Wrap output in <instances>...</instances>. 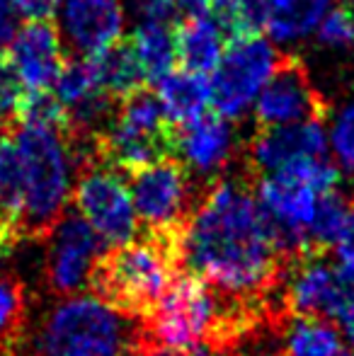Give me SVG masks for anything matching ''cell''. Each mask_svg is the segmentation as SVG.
<instances>
[{
	"instance_id": "cell-21",
	"label": "cell",
	"mask_w": 354,
	"mask_h": 356,
	"mask_svg": "<svg viewBox=\"0 0 354 356\" xmlns=\"http://www.w3.org/2000/svg\"><path fill=\"white\" fill-rule=\"evenodd\" d=\"M22 189H24V170L22 155L15 143L13 131H0V207L13 228L15 238H19V211H22Z\"/></svg>"
},
{
	"instance_id": "cell-19",
	"label": "cell",
	"mask_w": 354,
	"mask_h": 356,
	"mask_svg": "<svg viewBox=\"0 0 354 356\" xmlns=\"http://www.w3.org/2000/svg\"><path fill=\"white\" fill-rule=\"evenodd\" d=\"M330 0H265V32L277 42L306 37L325 17Z\"/></svg>"
},
{
	"instance_id": "cell-25",
	"label": "cell",
	"mask_w": 354,
	"mask_h": 356,
	"mask_svg": "<svg viewBox=\"0 0 354 356\" xmlns=\"http://www.w3.org/2000/svg\"><path fill=\"white\" fill-rule=\"evenodd\" d=\"M24 95H27V90L22 88L15 68L10 66L8 56L0 51V129L3 131H8V129H13L17 124Z\"/></svg>"
},
{
	"instance_id": "cell-31",
	"label": "cell",
	"mask_w": 354,
	"mask_h": 356,
	"mask_svg": "<svg viewBox=\"0 0 354 356\" xmlns=\"http://www.w3.org/2000/svg\"><path fill=\"white\" fill-rule=\"evenodd\" d=\"M19 13L15 0H0V49L13 42L15 32L19 29Z\"/></svg>"
},
{
	"instance_id": "cell-6",
	"label": "cell",
	"mask_w": 354,
	"mask_h": 356,
	"mask_svg": "<svg viewBox=\"0 0 354 356\" xmlns=\"http://www.w3.org/2000/svg\"><path fill=\"white\" fill-rule=\"evenodd\" d=\"M73 207L97 233L104 248H119L138 238V216L124 175L102 163H92L78 172L73 187Z\"/></svg>"
},
{
	"instance_id": "cell-28",
	"label": "cell",
	"mask_w": 354,
	"mask_h": 356,
	"mask_svg": "<svg viewBox=\"0 0 354 356\" xmlns=\"http://www.w3.org/2000/svg\"><path fill=\"white\" fill-rule=\"evenodd\" d=\"M138 356H226V354L209 342L187 344V347H163V344L148 342V339L141 337Z\"/></svg>"
},
{
	"instance_id": "cell-36",
	"label": "cell",
	"mask_w": 354,
	"mask_h": 356,
	"mask_svg": "<svg viewBox=\"0 0 354 356\" xmlns=\"http://www.w3.org/2000/svg\"><path fill=\"white\" fill-rule=\"evenodd\" d=\"M0 131H3V129H0Z\"/></svg>"
},
{
	"instance_id": "cell-33",
	"label": "cell",
	"mask_w": 354,
	"mask_h": 356,
	"mask_svg": "<svg viewBox=\"0 0 354 356\" xmlns=\"http://www.w3.org/2000/svg\"><path fill=\"white\" fill-rule=\"evenodd\" d=\"M17 245H19V240L15 238L13 228H10L8 218H5V213H3V207H0V259L13 254L15 250H17Z\"/></svg>"
},
{
	"instance_id": "cell-12",
	"label": "cell",
	"mask_w": 354,
	"mask_h": 356,
	"mask_svg": "<svg viewBox=\"0 0 354 356\" xmlns=\"http://www.w3.org/2000/svg\"><path fill=\"white\" fill-rule=\"evenodd\" d=\"M298 158H328L325 124H287V127H257L246 143L243 168L252 179L272 175Z\"/></svg>"
},
{
	"instance_id": "cell-17",
	"label": "cell",
	"mask_w": 354,
	"mask_h": 356,
	"mask_svg": "<svg viewBox=\"0 0 354 356\" xmlns=\"http://www.w3.org/2000/svg\"><path fill=\"white\" fill-rule=\"evenodd\" d=\"M90 61H92L97 85L114 99L127 97L134 90L146 85V75L141 71V63L134 54L129 37H124L114 47L104 49L102 54L92 56Z\"/></svg>"
},
{
	"instance_id": "cell-34",
	"label": "cell",
	"mask_w": 354,
	"mask_h": 356,
	"mask_svg": "<svg viewBox=\"0 0 354 356\" xmlns=\"http://www.w3.org/2000/svg\"><path fill=\"white\" fill-rule=\"evenodd\" d=\"M342 356H354V354H347V352H345V354H342Z\"/></svg>"
},
{
	"instance_id": "cell-26",
	"label": "cell",
	"mask_w": 354,
	"mask_h": 356,
	"mask_svg": "<svg viewBox=\"0 0 354 356\" xmlns=\"http://www.w3.org/2000/svg\"><path fill=\"white\" fill-rule=\"evenodd\" d=\"M316 29L318 39L328 47H350L354 44V8L337 3L332 10H328Z\"/></svg>"
},
{
	"instance_id": "cell-1",
	"label": "cell",
	"mask_w": 354,
	"mask_h": 356,
	"mask_svg": "<svg viewBox=\"0 0 354 356\" xmlns=\"http://www.w3.org/2000/svg\"><path fill=\"white\" fill-rule=\"evenodd\" d=\"M179 264L182 272L187 269L236 298L282 305V286L296 262L282 250L272 218L243 172L204 189L184 228Z\"/></svg>"
},
{
	"instance_id": "cell-10",
	"label": "cell",
	"mask_w": 354,
	"mask_h": 356,
	"mask_svg": "<svg viewBox=\"0 0 354 356\" xmlns=\"http://www.w3.org/2000/svg\"><path fill=\"white\" fill-rule=\"evenodd\" d=\"M345 279L328 254H306L287 274L282 305L291 318H321L337 325Z\"/></svg>"
},
{
	"instance_id": "cell-15",
	"label": "cell",
	"mask_w": 354,
	"mask_h": 356,
	"mask_svg": "<svg viewBox=\"0 0 354 356\" xmlns=\"http://www.w3.org/2000/svg\"><path fill=\"white\" fill-rule=\"evenodd\" d=\"M226 34L221 24L204 17H182L175 24V61L182 71L214 75L226 51Z\"/></svg>"
},
{
	"instance_id": "cell-30",
	"label": "cell",
	"mask_w": 354,
	"mask_h": 356,
	"mask_svg": "<svg viewBox=\"0 0 354 356\" xmlns=\"http://www.w3.org/2000/svg\"><path fill=\"white\" fill-rule=\"evenodd\" d=\"M335 252H337V267L347 274H354V211L347 216V223L342 228L340 238L335 243Z\"/></svg>"
},
{
	"instance_id": "cell-4",
	"label": "cell",
	"mask_w": 354,
	"mask_h": 356,
	"mask_svg": "<svg viewBox=\"0 0 354 356\" xmlns=\"http://www.w3.org/2000/svg\"><path fill=\"white\" fill-rule=\"evenodd\" d=\"M179 272L182 264L177 248L166 240L141 235L99 254L90 277V293L143 323Z\"/></svg>"
},
{
	"instance_id": "cell-13",
	"label": "cell",
	"mask_w": 354,
	"mask_h": 356,
	"mask_svg": "<svg viewBox=\"0 0 354 356\" xmlns=\"http://www.w3.org/2000/svg\"><path fill=\"white\" fill-rule=\"evenodd\" d=\"M236 155V134L226 117L204 112L197 122L177 127V155L192 179L202 189L211 187Z\"/></svg>"
},
{
	"instance_id": "cell-20",
	"label": "cell",
	"mask_w": 354,
	"mask_h": 356,
	"mask_svg": "<svg viewBox=\"0 0 354 356\" xmlns=\"http://www.w3.org/2000/svg\"><path fill=\"white\" fill-rule=\"evenodd\" d=\"M345 344L335 323L321 318H291L284 327L282 356H342Z\"/></svg>"
},
{
	"instance_id": "cell-3",
	"label": "cell",
	"mask_w": 354,
	"mask_h": 356,
	"mask_svg": "<svg viewBox=\"0 0 354 356\" xmlns=\"http://www.w3.org/2000/svg\"><path fill=\"white\" fill-rule=\"evenodd\" d=\"M141 323L92 293L56 298L32 337L29 356H138Z\"/></svg>"
},
{
	"instance_id": "cell-29",
	"label": "cell",
	"mask_w": 354,
	"mask_h": 356,
	"mask_svg": "<svg viewBox=\"0 0 354 356\" xmlns=\"http://www.w3.org/2000/svg\"><path fill=\"white\" fill-rule=\"evenodd\" d=\"M342 279H345V291H342V305H340V315H337V325L342 327L347 342L354 349V274L342 272Z\"/></svg>"
},
{
	"instance_id": "cell-23",
	"label": "cell",
	"mask_w": 354,
	"mask_h": 356,
	"mask_svg": "<svg viewBox=\"0 0 354 356\" xmlns=\"http://www.w3.org/2000/svg\"><path fill=\"white\" fill-rule=\"evenodd\" d=\"M27 325V291L17 277L0 279V356H8L22 339Z\"/></svg>"
},
{
	"instance_id": "cell-14",
	"label": "cell",
	"mask_w": 354,
	"mask_h": 356,
	"mask_svg": "<svg viewBox=\"0 0 354 356\" xmlns=\"http://www.w3.org/2000/svg\"><path fill=\"white\" fill-rule=\"evenodd\" d=\"M68 56L92 58L124 39L122 0H66L58 19Z\"/></svg>"
},
{
	"instance_id": "cell-2",
	"label": "cell",
	"mask_w": 354,
	"mask_h": 356,
	"mask_svg": "<svg viewBox=\"0 0 354 356\" xmlns=\"http://www.w3.org/2000/svg\"><path fill=\"white\" fill-rule=\"evenodd\" d=\"M22 155L24 189L19 211V238L47 240L54 225L68 211L73 197V172H78L68 134L58 127L19 122L13 129Z\"/></svg>"
},
{
	"instance_id": "cell-9",
	"label": "cell",
	"mask_w": 354,
	"mask_h": 356,
	"mask_svg": "<svg viewBox=\"0 0 354 356\" xmlns=\"http://www.w3.org/2000/svg\"><path fill=\"white\" fill-rule=\"evenodd\" d=\"M47 248L44 282L49 293L56 298L76 296L90 289L95 262L107 250L97 233L88 225V220L71 209L47 235Z\"/></svg>"
},
{
	"instance_id": "cell-7",
	"label": "cell",
	"mask_w": 354,
	"mask_h": 356,
	"mask_svg": "<svg viewBox=\"0 0 354 356\" xmlns=\"http://www.w3.org/2000/svg\"><path fill=\"white\" fill-rule=\"evenodd\" d=\"M279 58L282 54L262 34L231 39L214 78L209 80L214 112L226 117L228 122L241 117L248 104L262 92Z\"/></svg>"
},
{
	"instance_id": "cell-18",
	"label": "cell",
	"mask_w": 354,
	"mask_h": 356,
	"mask_svg": "<svg viewBox=\"0 0 354 356\" xmlns=\"http://www.w3.org/2000/svg\"><path fill=\"white\" fill-rule=\"evenodd\" d=\"M129 42L134 47L146 83L158 85L175 66V27L163 22H141Z\"/></svg>"
},
{
	"instance_id": "cell-5",
	"label": "cell",
	"mask_w": 354,
	"mask_h": 356,
	"mask_svg": "<svg viewBox=\"0 0 354 356\" xmlns=\"http://www.w3.org/2000/svg\"><path fill=\"white\" fill-rule=\"evenodd\" d=\"M124 179L131 192L141 235L166 240L179 252L184 228L197 211L204 189L194 182L177 158L153 163L131 175H124Z\"/></svg>"
},
{
	"instance_id": "cell-16",
	"label": "cell",
	"mask_w": 354,
	"mask_h": 356,
	"mask_svg": "<svg viewBox=\"0 0 354 356\" xmlns=\"http://www.w3.org/2000/svg\"><path fill=\"white\" fill-rule=\"evenodd\" d=\"M158 99L166 109L168 119L175 127H187L197 122L211 104V83L207 75L189 71H170L158 83Z\"/></svg>"
},
{
	"instance_id": "cell-11",
	"label": "cell",
	"mask_w": 354,
	"mask_h": 356,
	"mask_svg": "<svg viewBox=\"0 0 354 356\" xmlns=\"http://www.w3.org/2000/svg\"><path fill=\"white\" fill-rule=\"evenodd\" d=\"M3 54L27 92L51 90L68 58L63 54L61 29L54 17L24 19Z\"/></svg>"
},
{
	"instance_id": "cell-8",
	"label": "cell",
	"mask_w": 354,
	"mask_h": 356,
	"mask_svg": "<svg viewBox=\"0 0 354 356\" xmlns=\"http://www.w3.org/2000/svg\"><path fill=\"white\" fill-rule=\"evenodd\" d=\"M330 117L325 97L313 85L308 66L296 54H282L274 73L255 99L257 127H287V124H325Z\"/></svg>"
},
{
	"instance_id": "cell-32",
	"label": "cell",
	"mask_w": 354,
	"mask_h": 356,
	"mask_svg": "<svg viewBox=\"0 0 354 356\" xmlns=\"http://www.w3.org/2000/svg\"><path fill=\"white\" fill-rule=\"evenodd\" d=\"M61 0H15L19 17L27 19H51Z\"/></svg>"
},
{
	"instance_id": "cell-24",
	"label": "cell",
	"mask_w": 354,
	"mask_h": 356,
	"mask_svg": "<svg viewBox=\"0 0 354 356\" xmlns=\"http://www.w3.org/2000/svg\"><path fill=\"white\" fill-rule=\"evenodd\" d=\"M51 90L58 97V102H61L66 109H71L102 88L97 85L95 68H92V61H90V58L68 56L61 68V75H58V80L54 83Z\"/></svg>"
},
{
	"instance_id": "cell-22",
	"label": "cell",
	"mask_w": 354,
	"mask_h": 356,
	"mask_svg": "<svg viewBox=\"0 0 354 356\" xmlns=\"http://www.w3.org/2000/svg\"><path fill=\"white\" fill-rule=\"evenodd\" d=\"M347 216H350V204H347L345 194L340 189L321 194L313 220L306 230L308 245H311L313 252L328 254L335 248L337 238H340L342 228L347 223Z\"/></svg>"
},
{
	"instance_id": "cell-27",
	"label": "cell",
	"mask_w": 354,
	"mask_h": 356,
	"mask_svg": "<svg viewBox=\"0 0 354 356\" xmlns=\"http://www.w3.org/2000/svg\"><path fill=\"white\" fill-rule=\"evenodd\" d=\"M330 138L340 168L345 172H354V102H350L337 114L335 124H332Z\"/></svg>"
},
{
	"instance_id": "cell-35",
	"label": "cell",
	"mask_w": 354,
	"mask_h": 356,
	"mask_svg": "<svg viewBox=\"0 0 354 356\" xmlns=\"http://www.w3.org/2000/svg\"><path fill=\"white\" fill-rule=\"evenodd\" d=\"M352 204H354V199H352Z\"/></svg>"
}]
</instances>
